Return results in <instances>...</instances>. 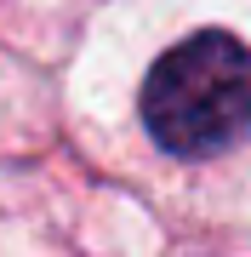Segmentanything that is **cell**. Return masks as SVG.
Wrapping results in <instances>:
<instances>
[{
    "mask_svg": "<svg viewBox=\"0 0 251 257\" xmlns=\"http://www.w3.org/2000/svg\"><path fill=\"white\" fill-rule=\"evenodd\" d=\"M143 126L166 155L205 160L223 155L251 132V46L223 29L171 46L149 69Z\"/></svg>",
    "mask_w": 251,
    "mask_h": 257,
    "instance_id": "obj_1",
    "label": "cell"
}]
</instances>
